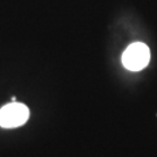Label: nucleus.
I'll list each match as a JSON object with an SVG mask.
<instances>
[{"label":"nucleus","instance_id":"1","mask_svg":"<svg viewBox=\"0 0 157 157\" xmlns=\"http://www.w3.org/2000/svg\"><path fill=\"white\" fill-rule=\"evenodd\" d=\"M150 51L144 43H132L122 55V64L130 71H140L148 65Z\"/></svg>","mask_w":157,"mask_h":157},{"label":"nucleus","instance_id":"2","mask_svg":"<svg viewBox=\"0 0 157 157\" xmlns=\"http://www.w3.org/2000/svg\"><path fill=\"white\" fill-rule=\"evenodd\" d=\"M29 118L28 107L13 101L0 108V126L4 128H15L27 122Z\"/></svg>","mask_w":157,"mask_h":157}]
</instances>
